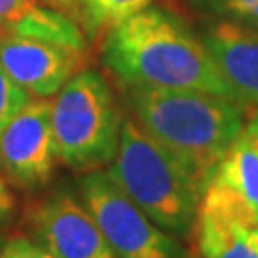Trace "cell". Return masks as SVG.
<instances>
[{
	"label": "cell",
	"mask_w": 258,
	"mask_h": 258,
	"mask_svg": "<svg viewBox=\"0 0 258 258\" xmlns=\"http://www.w3.org/2000/svg\"><path fill=\"white\" fill-rule=\"evenodd\" d=\"M102 59L124 88L197 90L235 100L203 38L163 8L146 6L111 25Z\"/></svg>",
	"instance_id": "6da1fadb"
},
{
	"label": "cell",
	"mask_w": 258,
	"mask_h": 258,
	"mask_svg": "<svg viewBox=\"0 0 258 258\" xmlns=\"http://www.w3.org/2000/svg\"><path fill=\"white\" fill-rule=\"evenodd\" d=\"M140 128L168 151L203 195L211 176L245 126V105L197 90L124 88Z\"/></svg>",
	"instance_id": "7a4b0ae2"
},
{
	"label": "cell",
	"mask_w": 258,
	"mask_h": 258,
	"mask_svg": "<svg viewBox=\"0 0 258 258\" xmlns=\"http://www.w3.org/2000/svg\"><path fill=\"white\" fill-rule=\"evenodd\" d=\"M105 174L159 228L189 237L201 195L180 163L134 119L122 120L119 149Z\"/></svg>",
	"instance_id": "3957f363"
},
{
	"label": "cell",
	"mask_w": 258,
	"mask_h": 258,
	"mask_svg": "<svg viewBox=\"0 0 258 258\" xmlns=\"http://www.w3.org/2000/svg\"><path fill=\"white\" fill-rule=\"evenodd\" d=\"M122 117L111 86L96 69H81L52 102L57 159L73 170H100L119 149Z\"/></svg>",
	"instance_id": "277c9868"
},
{
	"label": "cell",
	"mask_w": 258,
	"mask_h": 258,
	"mask_svg": "<svg viewBox=\"0 0 258 258\" xmlns=\"http://www.w3.org/2000/svg\"><path fill=\"white\" fill-rule=\"evenodd\" d=\"M79 197L115 258H184V249L174 235L159 228L105 172H86L79 180Z\"/></svg>",
	"instance_id": "5b68a950"
},
{
	"label": "cell",
	"mask_w": 258,
	"mask_h": 258,
	"mask_svg": "<svg viewBox=\"0 0 258 258\" xmlns=\"http://www.w3.org/2000/svg\"><path fill=\"white\" fill-rule=\"evenodd\" d=\"M52 102L38 98L19 111L0 138V166L21 189H40L57 165Z\"/></svg>",
	"instance_id": "8992f818"
},
{
	"label": "cell",
	"mask_w": 258,
	"mask_h": 258,
	"mask_svg": "<svg viewBox=\"0 0 258 258\" xmlns=\"http://www.w3.org/2000/svg\"><path fill=\"white\" fill-rule=\"evenodd\" d=\"M33 239L55 258H115L79 195L55 189L29 214Z\"/></svg>",
	"instance_id": "52a82bcc"
},
{
	"label": "cell",
	"mask_w": 258,
	"mask_h": 258,
	"mask_svg": "<svg viewBox=\"0 0 258 258\" xmlns=\"http://www.w3.org/2000/svg\"><path fill=\"white\" fill-rule=\"evenodd\" d=\"M197 216L258 226V149L243 132L211 176Z\"/></svg>",
	"instance_id": "ba28073f"
},
{
	"label": "cell",
	"mask_w": 258,
	"mask_h": 258,
	"mask_svg": "<svg viewBox=\"0 0 258 258\" xmlns=\"http://www.w3.org/2000/svg\"><path fill=\"white\" fill-rule=\"evenodd\" d=\"M0 65L31 96L50 98L83 69V52L50 40L18 37L2 31Z\"/></svg>",
	"instance_id": "9c48e42d"
},
{
	"label": "cell",
	"mask_w": 258,
	"mask_h": 258,
	"mask_svg": "<svg viewBox=\"0 0 258 258\" xmlns=\"http://www.w3.org/2000/svg\"><path fill=\"white\" fill-rule=\"evenodd\" d=\"M231 92L239 103L258 107V33L233 21H218L201 33Z\"/></svg>",
	"instance_id": "30bf717a"
},
{
	"label": "cell",
	"mask_w": 258,
	"mask_h": 258,
	"mask_svg": "<svg viewBox=\"0 0 258 258\" xmlns=\"http://www.w3.org/2000/svg\"><path fill=\"white\" fill-rule=\"evenodd\" d=\"M0 29L18 37L40 38L84 52L83 27L38 0H0Z\"/></svg>",
	"instance_id": "8fae6325"
},
{
	"label": "cell",
	"mask_w": 258,
	"mask_h": 258,
	"mask_svg": "<svg viewBox=\"0 0 258 258\" xmlns=\"http://www.w3.org/2000/svg\"><path fill=\"white\" fill-rule=\"evenodd\" d=\"M194 230L201 258H258V226L197 216Z\"/></svg>",
	"instance_id": "7c38bea8"
},
{
	"label": "cell",
	"mask_w": 258,
	"mask_h": 258,
	"mask_svg": "<svg viewBox=\"0 0 258 258\" xmlns=\"http://www.w3.org/2000/svg\"><path fill=\"white\" fill-rule=\"evenodd\" d=\"M153 0H77L81 10V27L90 35L109 29L120 19L128 18L149 6Z\"/></svg>",
	"instance_id": "4fadbf2b"
},
{
	"label": "cell",
	"mask_w": 258,
	"mask_h": 258,
	"mask_svg": "<svg viewBox=\"0 0 258 258\" xmlns=\"http://www.w3.org/2000/svg\"><path fill=\"white\" fill-rule=\"evenodd\" d=\"M194 6L220 18L258 29V0H189Z\"/></svg>",
	"instance_id": "5bb4252c"
},
{
	"label": "cell",
	"mask_w": 258,
	"mask_h": 258,
	"mask_svg": "<svg viewBox=\"0 0 258 258\" xmlns=\"http://www.w3.org/2000/svg\"><path fill=\"white\" fill-rule=\"evenodd\" d=\"M31 100H33V96L25 88H21L0 65V138H2L6 126L12 122V119Z\"/></svg>",
	"instance_id": "9a60e30c"
},
{
	"label": "cell",
	"mask_w": 258,
	"mask_h": 258,
	"mask_svg": "<svg viewBox=\"0 0 258 258\" xmlns=\"http://www.w3.org/2000/svg\"><path fill=\"white\" fill-rule=\"evenodd\" d=\"M0 258H55L44 247H40L35 239L29 237H14L0 249Z\"/></svg>",
	"instance_id": "2e32d148"
},
{
	"label": "cell",
	"mask_w": 258,
	"mask_h": 258,
	"mask_svg": "<svg viewBox=\"0 0 258 258\" xmlns=\"http://www.w3.org/2000/svg\"><path fill=\"white\" fill-rule=\"evenodd\" d=\"M14 212H16V199L10 191L6 180L0 174V228L12 222Z\"/></svg>",
	"instance_id": "e0dca14e"
},
{
	"label": "cell",
	"mask_w": 258,
	"mask_h": 258,
	"mask_svg": "<svg viewBox=\"0 0 258 258\" xmlns=\"http://www.w3.org/2000/svg\"><path fill=\"white\" fill-rule=\"evenodd\" d=\"M38 2H42V4H46L50 8L61 12L65 16H69V18L75 19L81 25V10H79L77 0H38Z\"/></svg>",
	"instance_id": "ac0fdd59"
},
{
	"label": "cell",
	"mask_w": 258,
	"mask_h": 258,
	"mask_svg": "<svg viewBox=\"0 0 258 258\" xmlns=\"http://www.w3.org/2000/svg\"><path fill=\"white\" fill-rule=\"evenodd\" d=\"M243 134L247 136L250 144L258 149V109L252 113V117H250L247 122H245V126H243Z\"/></svg>",
	"instance_id": "d6986e66"
},
{
	"label": "cell",
	"mask_w": 258,
	"mask_h": 258,
	"mask_svg": "<svg viewBox=\"0 0 258 258\" xmlns=\"http://www.w3.org/2000/svg\"><path fill=\"white\" fill-rule=\"evenodd\" d=\"M2 247H4V241H2V237H0V249H2Z\"/></svg>",
	"instance_id": "ffe728a7"
},
{
	"label": "cell",
	"mask_w": 258,
	"mask_h": 258,
	"mask_svg": "<svg viewBox=\"0 0 258 258\" xmlns=\"http://www.w3.org/2000/svg\"><path fill=\"white\" fill-rule=\"evenodd\" d=\"M0 35H2V29H0Z\"/></svg>",
	"instance_id": "44dd1931"
}]
</instances>
